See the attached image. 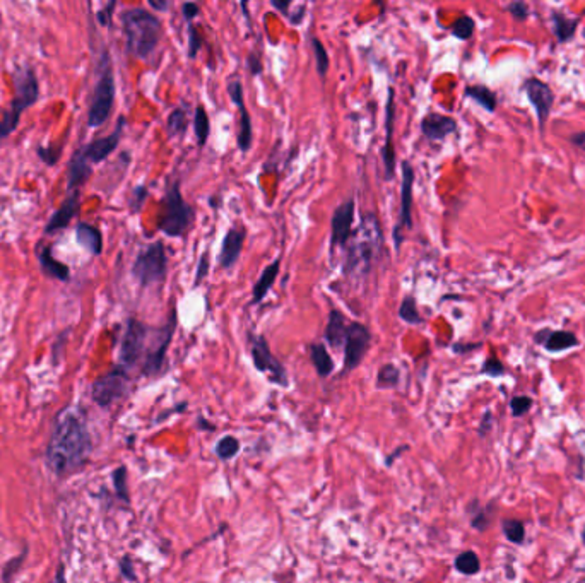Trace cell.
Segmentation results:
<instances>
[{"instance_id":"28","label":"cell","mask_w":585,"mask_h":583,"mask_svg":"<svg viewBox=\"0 0 585 583\" xmlns=\"http://www.w3.org/2000/svg\"><path fill=\"white\" fill-rule=\"evenodd\" d=\"M38 258H39V265H42L43 272H45L46 275H50V277H54V279H58V281H69V267L63 265L62 262H58L57 258L51 255L50 246H46V245L39 246Z\"/></svg>"},{"instance_id":"37","label":"cell","mask_w":585,"mask_h":583,"mask_svg":"<svg viewBox=\"0 0 585 583\" xmlns=\"http://www.w3.org/2000/svg\"><path fill=\"white\" fill-rule=\"evenodd\" d=\"M474 27H476V23L474 19L471 18V15H460V18H457V21L452 24V35L455 36V38L465 39L472 38V35H474Z\"/></svg>"},{"instance_id":"4","label":"cell","mask_w":585,"mask_h":583,"mask_svg":"<svg viewBox=\"0 0 585 583\" xmlns=\"http://www.w3.org/2000/svg\"><path fill=\"white\" fill-rule=\"evenodd\" d=\"M14 81V99L7 111L0 120V141L6 139L7 135L13 134L18 127L19 118L26 108L38 101L39 98V86L38 79L34 75L33 69L30 67H21L13 74Z\"/></svg>"},{"instance_id":"60","label":"cell","mask_w":585,"mask_h":583,"mask_svg":"<svg viewBox=\"0 0 585 583\" xmlns=\"http://www.w3.org/2000/svg\"><path fill=\"white\" fill-rule=\"evenodd\" d=\"M582 541H584V544H585V525H584V530H582Z\"/></svg>"},{"instance_id":"39","label":"cell","mask_w":585,"mask_h":583,"mask_svg":"<svg viewBox=\"0 0 585 583\" xmlns=\"http://www.w3.org/2000/svg\"><path fill=\"white\" fill-rule=\"evenodd\" d=\"M312 48H313V57H315L317 72H318V75L324 79L325 75H327V70H329L327 50H325L324 43H322L318 38H312Z\"/></svg>"},{"instance_id":"14","label":"cell","mask_w":585,"mask_h":583,"mask_svg":"<svg viewBox=\"0 0 585 583\" xmlns=\"http://www.w3.org/2000/svg\"><path fill=\"white\" fill-rule=\"evenodd\" d=\"M413 187H415V170L408 161H403V185H401V215L399 222L394 227V243L396 249L399 250L403 238H401V230L413 227Z\"/></svg>"},{"instance_id":"59","label":"cell","mask_w":585,"mask_h":583,"mask_svg":"<svg viewBox=\"0 0 585 583\" xmlns=\"http://www.w3.org/2000/svg\"><path fill=\"white\" fill-rule=\"evenodd\" d=\"M55 583H67L65 575H63V568H62V566L57 570V575H55Z\"/></svg>"},{"instance_id":"2","label":"cell","mask_w":585,"mask_h":583,"mask_svg":"<svg viewBox=\"0 0 585 583\" xmlns=\"http://www.w3.org/2000/svg\"><path fill=\"white\" fill-rule=\"evenodd\" d=\"M122 26L125 31L127 50L135 58H147L156 50L161 38V21L153 12L134 7L123 11Z\"/></svg>"},{"instance_id":"49","label":"cell","mask_w":585,"mask_h":583,"mask_svg":"<svg viewBox=\"0 0 585 583\" xmlns=\"http://www.w3.org/2000/svg\"><path fill=\"white\" fill-rule=\"evenodd\" d=\"M199 12H201V7L195 2H185L182 6V15L189 24H192L194 19L199 15Z\"/></svg>"},{"instance_id":"31","label":"cell","mask_w":585,"mask_h":583,"mask_svg":"<svg viewBox=\"0 0 585 583\" xmlns=\"http://www.w3.org/2000/svg\"><path fill=\"white\" fill-rule=\"evenodd\" d=\"M194 130H195V139H197L199 146L201 147L206 146V142H208L209 134H210V123H209L208 111L204 110V106L202 105H199L197 108H195Z\"/></svg>"},{"instance_id":"13","label":"cell","mask_w":585,"mask_h":583,"mask_svg":"<svg viewBox=\"0 0 585 583\" xmlns=\"http://www.w3.org/2000/svg\"><path fill=\"white\" fill-rule=\"evenodd\" d=\"M356 203L354 199H348L334 211L330 219V251L334 253L336 249H342L353 237V222Z\"/></svg>"},{"instance_id":"41","label":"cell","mask_w":585,"mask_h":583,"mask_svg":"<svg viewBox=\"0 0 585 583\" xmlns=\"http://www.w3.org/2000/svg\"><path fill=\"white\" fill-rule=\"evenodd\" d=\"M532 399L529 395H515L510 401V410L513 418H522L531 410Z\"/></svg>"},{"instance_id":"3","label":"cell","mask_w":585,"mask_h":583,"mask_svg":"<svg viewBox=\"0 0 585 583\" xmlns=\"http://www.w3.org/2000/svg\"><path fill=\"white\" fill-rule=\"evenodd\" d=\"M382 246V230L375 214H365L363 221L354 234L351 246L348 250L344 274L366 275L372 269L373 258Z\"/></svg>"},{"instance_id":"46","label":"cell","mask_w":585,"mask_h":583,"mask_svg":"<svg viewBox=\"0 0 585 583\" xmlns=\"http://www.w3.org/2000/svg\"><path fill=\"white\" fill-rule=\"evenodd\" d=\"M202 48V38L197 27L194 24H189V58L197 57L199 50Z\"/></svg>"},{"instance_id":"7","label":"cell","mask_w":585,"mask_h":583,"mask_svg":"<svg viewBox=\"0 0 585 583\" xmlns=\"http://www.w3.org/2000/svg\"><path fill=\"white\" fill-rule=\"evenodd\" d=\"M115 103V77L111 69L110 57L103 55L101 74H99L96 86H94L93 101H91L87 123L89 127H101L110 117Z\"/></svg>"},{"instance_id":"53","label":"cell","mask_w":585,"mask_h":583,"mask_svg":"<svg viewBox=\"0 0 585 583\" xmlns=\"http://www.w3.org/2000/svg\"><path fill=\"white\" fill-rule=\"evenodd\" d=\"M38 156L46 163V165H55L58 159V156H54V149H43V147L38 149Z\"/></svg>"},{"instance_id":"6","label":"cell","mask_w":585,"mask_h":583,"mask_svg":"<svg viewBox=\"0 0 585 583\" xmlns=\"http://www.w3.org/2000/svg\"><path fill=\"white\" fill-rule=\"evenodd\" d=\"M166 274H168V257L161 242L151 243L144 250L139 251L132 265V275L139 284L142 287L159 284L165 281Z\"/></svg>"},{"instance_id":"12","label":"cell","mask_w":585,"mask_h":583,"mask_svg":"<svg viewBox=\"0 0 585 583\" xmlns=\"http://www.w3.org/2000/svg\"><path fill=\"white\" fill-rule=\"evenodd\" d=\"M129 389V375L122 366H117L93 383V399L98 406L108 407L125 395Z\"/></svg>"},{"instance_id":"33","label":"cell","mask_w":585,"mask_h":583,"mask_svg":"<svg viewBox=\"0 0 585 583\" xmlns=\"http://www.w3.org/2000/svg\"><path fill=\"white\" fill-rule=\"evenodd\" d=\"M455 570L463 575H476L481 570V561L474 551H464L455 558Z\"/></svg>"},{"instance_id":"35","label":"cell","mask_w":585,"mask_h":583,"mask_svg":"<svg viewBox=\"0 0 585 583\" xmlns=\"http://www.w3.org/2000/svg\"><path fill=\"white\" fill-rule=\"evenodd\" d=\"M399 318L409 325H421L423 318H421L420 310H417L416 299L413 296H405L399 306Z\"/></svg>"},{"instance_id":"56","label":"cell","mask_w":585,"mask_h":583,"mask_svg":"<svg viewBox=\"0 0 585 583\" xmlns=\"http://www.w3.org/2000/svg\"><path fill=\"white\" fill-rule=\"evenodd\" d=\"M270 6H272L274 9L281 11V14L288 15V9H289V6H291V2H289V0H272Z\"/></svg>"},{"instance_id":"9","label":"cell","mask_w":585,"mask_h":583,"mask_svg":"<svg viewBox=\"0 0 585 583\" xmlns=\"http://www.w3.org/2000/svg\"><path fill=\"white\" fill-rule=\"evenodd\" d=\"M175 329H177V310H171V315L168 322L161 327V329L153 330V344H151L147 356L142 365V373L146 377H156L159 371L163 370L165 365L166 351L171 344V339L175 335Z\"/></svg>"},{"instance_id":"52","label":"cell","mask_w":585,"mask_h":583,"mask_svg":"<svg viewBox=\"0 0 585 583\" xmlns=\"http://www.w3.org/2000/svg\"><path fill=\"white\" fill-rule=\"evenodd\" d=\"M120 570H122V575L125 578H129V580H135V573L132 570V563H130V558L125 556L120 563Z\"/></svg>"},{"instance_id":"57","label":"cell","mask_w":585,"mask_h":583,"mask_svg":"<svg viewBox=\"0 0 585 583\" xmlns=\"http://www.w3.org/2000/svg\"><path fill=\"white\" fill-rule=\"evenodd\" d=\"M149 6L153 7L154 11L165 12V11H168L170 2H168V0H163V2H159V0H149Z\"/></svg>"},{"instance_id":"22","label":"cell","mask_w":585,"mask_h":583,"mask_svg":"<svg viewBox=\"0 0 585 583\" xmlns=\"http://www.w3.org/2000/svg\"><path fill=\"white\" fill-rule=\"evenodd\" d=\"M77 213H79V192L74 190V192H70L69 197L65 199V202H63L62 206L55 211L54 215H51L49 225H46L45 227V231L49 234H51V233H57V231L63 230V227H67V225H69L75 215H77Z\"/></svg>"},{"instance_id":"17","label":"cell","mask_w":585,"mask_h":583,"mask_svg":"<svg viewBox=\"0 0 585 583\" xmlns=\"http://www.w3.org/2000/svg\"><path fill=\"white\" fill-rule=\"evenodd\" d=\"M394 120H396V98L394 89L389 87L387 108H385V142L382 147V158H384L385 177L392 180L396 175V149H394Z\"/></svg>"},{"instance_id":"18","label":"cell","mask_w":585,"mask_h":583,"mask_svg":"<svg viewBox=\"0 0 585 583\" xmlns=\"http://www.w3.org/2000/svg\"><path fill=\"white\" fill-rule=\"evenodd\" d=\"M123 127H125V118L120 117V118H118L117 129L111 132L110 135H106V137H101V139H96V141L87 144L86 147H82L81 153L86 158V161L87 163H94V165H96V163L105 161V159L108 158V156L113 153L115 149H117L118 144H120Z\"/></svg>"},{"instance_id":"26","label":"cell","mask_w":585,"mask_h":583,"mask_svg":"<svg viewBox=\"0 0 585 583\" xmlns=\"http://www.w3.org/2000/svg\"><path fill=\"white\" fill-rule=\"evenodd\" d=\"M75 237H77L79 245L89 251L91 255H99L103 250V237L98 227H94L89 222H81L75 227Z\"/></svg>"},{"instance_id":"42","label":"cell","mask_w":585,"mask_h":583,"mask_svg":"<svg viewBox=\"0 0 585 583\" xmlns=\"http://www.w3.org/2000/svg\"><path fill=\"white\" fill-rule=\"evenodd\" d=\"M115 481V491L123 501H129V491H127V469L125 467H118L113 472Z\"/></svg>"},{"instance_id":"16","label":"cell","mask_w":585,"mask_h":583,"mask_svg":"<svg viewBox=\"0 0 585 583\" xmlns=\"http://www.w3.org/2000/svg\"><path fill=\"white\" fill-rule=\"evenodd\" d=\"M524 91L527 94L529 101L534 106L537 120H539L541 132H544V125H546L549 113H551V108L555 105V93L549 87V84L543 82L541 79L531 77L527 79L524 84Z\"/></svg>"},{"instance_id":"25","label":"cell","mask_w":585,"mask_h":583,"mask_svg":"<svg viewBox=\"0 0 585 583\" xmlns=\"http://www.w3.org/2000/svg\"><path fill=\"white\" fill-rule=\"evenodd\" d=\"M580 18H568V15H565V12L560 11L551 12V30L558 43H567L568 39H572L577 33Z\"/></svg>"},{"instance_id":"10","label":"cell","mask_w":585,"mask_h":583,"mask_svg":"<svg viewBox=\"0 0 585 583\" xmlns=\"http://www.w3.org/2000/svg\"><path fill=\"white\" fill-rule=\"evenodd\" d=\"M151 335V329L142 322L129 318L125 330H123L122 342H120V366L122 368H132L135 363L142 358L147 339Z\"/></svg>"},{"instance_id":"29","label":"cell","mask_w":585,"mask_h":583,"mask_svg":"<svg viewBox=\"0 0 585 583\" xmlns=\"http://www.w3.org/2000/svg\"><path fill=\"white\" fill-rule=\"evenodd\" d=\"M465 98L472 99L477 105L483 106L484 110L493 113L496 110V105H498V99H496L495 91L489 89L484 84H474V86H467L464 91Z\"/></svg>"},{"instance_id":"40","label":"cell","mask_w":585,"mask_h":583,"mask_svg":"<svg viewBox=\"0 0 585 583\" xmlns=\"http://www.w3.org/2000/svg\"><path fill=\"white\" fill-rule=\"evenodd\" d=\"M25 558H26V553H21L19 556L13 558V560L7 563V565L4 566V570H2V577H0V582H2V583H13L15 575L21 572L23 563H25Z\"/></svg>"},{"instance_id":"48","label":"cell","mask_w":585,"mask_h":583,"mask_svg":"<svg viewBox=\"0 0 585 583\" xmlns=\"http://www.w3.org/2000/svg\"><path fill=\"white\" fill-rule=\"evenodd\" d=\"M146 197H147L146 187H137V189H135L132 192V199H130V206H132L134 213H139V211H141V207H142V203H144Z\"/></svg>"},{"instance_id":"38","label":"cell","mask_w":585,"mask_h":583,"mask_svg":"<svg viewBox=\"0 0 585 583\" xmlns=\"http://www.w3.org/2000/svg\"><path fill=\"white\" fill-rule=\"evenodd\" d=\"M240 452V441L237 438L232 437V434H226L222 437L216 445V455L221 458V460H229L234 455Z\"/></svg>"},{"instance_id":"55","label":"cell","mask_w":585,"mask_h":583,"mask_svg":"<svg viewBox=\"0 0 585 583\" xmlns=\"http://www.w3.org/2000/svg\"><path fill=\"white\" fill-rule=\"evenodd\" d=\"M568 141H570L573 146H577L579 149H582L585 153V132H577V134H573L568 137Z\"/></svg>"},{"instance_id":"27","label":"cell","mask_w":585,"mask_h":583,"mask_svg":"<svg viewBox=\"0 0 585 583\" xmlns=\"http://www.w3.org/2000/svg\"><path fill=\"white\" fill-rule=\"evenodd\" d=\"M91 173H93L91 165L86 161V158L82 156L81 149H79L77 153L74 154V158L70 159V165H69V182H67V185H69V192L77 190V187L84 185V183L87 182V178L91 177Z\"/></svg>"},{"instance_id":"8","label":"cell","mask_w":585,"mask_h":583,"mask_svg":"<svg viewBox=\"0 0 585 583\" xmlns=\"http://www.w3.org/2000/svg\"><path fill=\"white\" fill-rule=\"evenodd\" d=\"M250 341V353H252L253 366H256L257 371L268 375L269 380L276 385L288 387V375H286L284 366L274 358L272 351H270L268 339L264 335L257 334H249Z\"/></svg>"},{"instance_id":"21","label":"cell","mask_w":585,"mask_h":583,"mask_svg":"<svg viewBox=\"0 0 585 583\" xmlns=\"http://www.w3.org/2000/svg\"><path fill=\"white\" fill-rule=\"evenodd\" d=\"M457 130V122L447 115L429 111V113L421 120V132L429 141H444L447 135L453 134Z\"/></svg>"},{"instance_id":"54","label":"cell","mask_w":585,"mask_h":583,"mask_svg":"<svg viewBox=\"0 0 585 583\" xmlns=\"http://www.w3.org/2000/svg\"><path fill=\"white\" fill-rule=\"evenodd\" d=\"M115 9V2H110L108 6L105 7V11L98 12V19L101 24H110L111 23V11Z\"/></svg>"},{"instance_id":"23","label":"cell","mask_w":585,"mask_h":583,"mask_svg":"<svg viewBox=\"0 0 585 583\" xmlns=\"http://www.w3.org/2000/svg\"><path fill=\"white\" fill-rule=\"evenodd\" d=\"M279 269H281V258H276V261H274L272 263H269V265L262 270L260 277H258V281L253 284V289H252L253 305H258V303H262V299L268 296L270 287L274 286L277 275H279Z\"/></svg>"},{"instance_id":"15","label":"cell","mask_w":585,"mask_h":583,"mask_svg":"<svg viewBox=\"0 0 585 583\" xmlns=\"http://www.w3.org/2000/svg\"><path fill=\"white\" fill-rule=\"evenodd\" d=\"M228 94H229V98H232V101L237 105L238 111H240V122H238V137H237L238 149H240L241 153H249L250 147H252L253 129H252V117H250L249 110H246V106H245L244 84H241L240 79H234V81L228 84Z\"/></svg>"},{"instance_id":"45","label":"cell","mask_w":585,"mask_h":583,"mask_svg":"<svg viewBox=\"0 0 585 583\" xmlns=\"http://www.w3.org/2000/svg\"><path fill=\"white\" fill-rule=\"evenodd\" d=\"M209 267H210V262H209V251L206 250L204 253L201 255V258H199V263H197V270H195V279H194V287H197L201 284L202 281H204L206 277H208L209 274Z\"/></svg>"},{"instance_id":"47","label":"cell","mask_w":585,"mask_h":583,"mask_svg":"<svg viewBox=\"0 0 585 583\" xmlns=\"http://www.w3.org/2000/svg\"><path fill=\"white\" fill-rule=\"evenodd\" d=\"M505 9H507V12H510L513 18L519 19V21H525L529 18V6L522 2V0H515V2L508 4Z\"/></svg>"},{"instance_id":"1","label":"cell","mask_w":585,"mask_h":583,"mask_svg":"<svg viewBox=\"0 0 585 583\" xmlns=\"http://www.w3.org/2000/svg\"><path fill=\"white\" fill-rule=\"evenodd\" d=\"M93 443L84 419L70 407L57 414L46 446V464L51 472L65 477L79 472L89 460Z\"/></svg>"},{"instance_id":"51","label":"cell","mask_w":585,"mask_h":583,"mask_svg":"<svg viewBox=\"0 0 585 583\" xmlns=\"http://www.w3.org/2000/svg\"><path fill=\"white\" fill-rule=\"evenodd\" d=\"M493 421H495V419H493V414L489 413V410H486V413H484V416L481 418L479 428H477V433H479V437H486L489 431H491Z\"/></svg>"},{"instance_id":"44","label":"cell","mask_w":585,"mask_h":583,"mask_svg":"<svg viewBox=\"0 0 585 583\" xmlns=\"http://www.w3.org/2000/svg\"><path fill=\"white\" fill-rule=\"evenodd\" d=\"M489 510H491V505L486 506V508H479V505H477V512L471 513V524L479 532H483V530H486L489 527Z\"/></svg>"},{"instance_id":"20","label":"cell","mask_w":585,"mask_h":583,"mask_svg":"<svg viewBox=\"0 0 585 583\" xmlns=\"http://www.w3.org/2000/svg\"><path fill=\"white\" fill-rule=\"evenodd\" d=\"M536 344L543 346L549 353H561V351L572 349L579 346V339L573 332L568 330H553V329H541L534 334Z\"/></svg>"},{"instance_id":"50","label":"cell","mask_w":585,"mask_h":583,"mask_svg":"<svg viewBox=\"0 0 585 583\" xmlns=\"http://www.w3.org/2000/svg\"><path fill=\"white\" fill-rule=\"evenodd\" d=\"M246 69H249L252 75H260L262 70H264V65H262L260 58H258L256 54H250L249 57H246Z\"/></svg>"},{"instance_id":"30","label":"cell","mask_w":585,"mask_h":583,"mask_svg":"<svg viewBox=\"0 0 585 583\" xmlns=\"http://www.w3.org/2000/svg\"><path fill=\"white\" fill-rule=\"evenodd\" d=\"M310 359H312L313 366H315L318 377L325 378L334 371L332 358H330L329 351L325 349V346L322 342H315V344L310 346Z\"/></svg>"},{"instance_id":"43","label":"cell","mask_w":585,"mask_h":583,"mask_svg":"<svg viewBox=\"0 0 585 583\" xmlns=\"http://www.w3.org/2000/svg\"><path fill=\"white\" fill-rule=\"evenodd\" d=\"M481 373L488 375V377H493V378L501 377V375H505V366L498 358L489 356L486 361H484L483 368H481Z\"/></svg>"},{"instance_id":"32","label":"cell","mask_w":585,"mask_h":583,"mask_svg":"<svg viewBox=\"0 0 585 583\" xmlns=\"http://www.w3.org/2000/svg\"><path fill=\"white\" fill-rule=\"evenodd\" d=\"M166 129H168L170 137L183 135L189 129V117H187L185 108H175L166 120Z\"/></svg>"},{"instance_id":"5","label":"cell","mask_w":585,"mask_h":583,"mask_svg":"<svg viewBox=\"0 0 585 583\" xmlns=\"http://www.w3.org/2000/svg\"><path fill=\"white\" fill-rule=\"evenodd\" d=\"M163 215L158 222L159 231L170 238H180L194 222V209L185 202L180 190V182H168L163 197Z\"/></svg>"},{"instance_id":"19","label":"cell","mask_w":585,"mask_h":583,"mask_svg":"<svg viewBox=\"0 0 585 583\" xmlns=\"http://www.w3.org/2000/svg\"><path fill=\"white\" fill-rule=\"evenodd\" d=\"M246 231L241 226L229 227L228 233L222 238V245L220 251V263L222 269H232L234 263L240 258L241 250H244Z\"/></svg>"},{"instance_id":"11","label":"cell","mask_w":585,"mask_h":583,"mask_svg":"<svg viewBox=\"0 0 585 583\" xmlns=\"http://www.w3.org/2000/svg\"><path fill=\"white\" fill-rule=\"evenodd\" d=\"M370 344H372V332L368 330V327L360 322H348L342 373H349L361 365Z\"/></svg>"},{"instance_id":"34","label":"cell","mask_w":585,"mask_h":583,"mask_svg":"<svg viewBox=\"0 0 585 583\" xmlns=\"http://www.w3.org/2000/svg\"><path fill=\"white\" fill-rule=\"evenodd\" d=\"M501 529H503L505 537L512 542V544H524L525 541V527L524 522L517 520V518H505L501 522Z\"/></svg>"},{"instance_id":"24","label":"cell","mask_w":585,"mask_h":583,"mask_svg":"<svg viewBox=\"0 0 585 583\" xmlns=\"http://www.w3.org/2000/svg\"><path fill=\"white\" fill-rule=\"evenodd\" d=\"M346 332H348V322H346L344 313L339 310H332L329 313L327 327H325V341L332 347L344 346Z\"/></svg>"},{"instance_id":"58","label":"cell","mask_w":585,"mask_h":583,"mask_svg":"<svg viewBox=\"0 0 585 583\" xmlns=\"http://www.w3.org/2000/svg\"><path fill=\"white\" fill-rule=\"evenodd\" d=\"M481 344H471V346H460V344H457V346H453V351H455V353H467V351H472V349H476V347H479Z\"/></svg>"},{"instance_id":"36","label":"cell","mask_w":585,"mask_h":583,"mask_svg":"<svg viewBox=\"0 0 585 583\" xmlns=\"http://www.w3.org/2000/svg\"><path fill=\"white\" fill-rule=\"evenodd\" d=\"M401 371L396 365H384L377 373V387L378 389H392L399 385Z\"/></svg>"}]
</instances>
